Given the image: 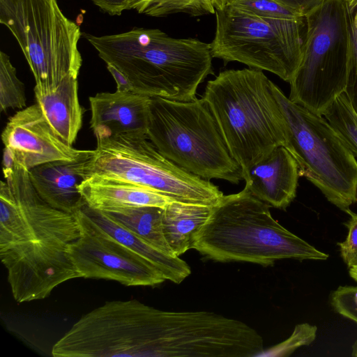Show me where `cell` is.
<instances>
[{
    "label": "cell",
    "mask_w": 357,
    "mask_h": 357,
    "mask_svg": "<svg viewBox=\"0 0 357 357\" xmlns=\"http://www.w3.org/2000/svg\"><path fill=\"white\" fill-rule=\"evenodd\" d=\"M350 218L344 224L348 229L346 239L337 243L342 260L349 268H357V214L349 210Z\"/></svg>",
    "instance_id": "cell-26"
},
{
    "label": "cell",
    "mask_w": 357,
    "mask_h": 357,
    "mask_svg": "<svg viewBox=\"0 0 357 357\" xmlns=\"http://www.w3.org/2000/svg\"><path fill=\"white\" fill-rule=\"evenodd\" d=\"M192 248L216 261L262 266L284 259L326 260L329 257L282 227L273 218L270 206L245 188L223 195L212 206Z\"/></svg>",
    "instance_id": "cell-3"
},
{
    "label": "cell",
    "mask_w": 357,
    "mask_h": 357,
    "mask_svg": "<svg viewBox=\"0 0 357 357\" xmlns=\"http://www.w3.org/2000/svg\"><path fill=\"white\" fill-rule=\"evenodd\" d=\"M245 188L270 207L285 210L296 195L298 167L284 146L242 172Z\"/></svg>",
    "instance_id": "cell-15"
},
{
    "label": "cell",
    "mask_w": 357,
    "mask_h": 357,
    "mask_svg": "<svg viewBox=\"0 0 357 357\" xmlns=\"http://www.w3.org/2000/svg\"><path fill=\"white\" fill-rule=\"evenodd\" d=\"M317 327L308 323L296 326L291 336L268 351V356H287L298 348L310 344L317 337Z\"/></svg>",
    "instance_id": "cell-24"
},
{
    "label": "cell",
    "mask_w": 357,
    "mask_h": 357,
    "mask_svg": "<svg viewBox=\"0 0 357 357\" xmlns=\"http://www.w3.org/2000/svg\"><path fill=\"white\" fill-rule=\"evenodd\" d=\"M147 137L165 157L197 176L235 184L243 180L202 98L187 102L151 98Z\"/></svg>",
    "instance_id": "cell-5"
},
{
    "label": "cell",
    "mask_w": 357,
    "mask_h": 357,
    "mask_svg": "<svg viewBox=\"0 0 357 357\" xmlns=\"http://www.w3.org/2000/svg\"><path fill=\"white\" fill-rule=\"evenodd\" d=\"M336 312L357 324V287L340 286L331 297Z\"/></svg>",
    "instance_id": "cell-25"
},
{
    "label": "cell",
    "mask_w": 357,
    "mask_h": 357,
    "mask_svg": "<svg viewBox=\"0 0 357 357\" xmlns=\"http://www.w3.org/2000/svg\"><path fill=\"white\" fill-rule=\"evenodd\" d=\"M1 139L14 159L28 170L52 161L74 160L86 151L66 144L54 132L37 103L10 117Z\"/></svg>",
    "instance_id": "cell-12"
},
{
    "label": "cell",
    "mask_w": 357,
    "mask_h": 357,
    "mask_svg": "<svg viewBox=\"0 0 357 357\" xmlns=\"http://www.w3.org/2000/svg\"><path fill=\"white\" fill-rule=\"evenodd\" d=\"M162 210L155 206H134L103 212L158 250L174 256L163 233Z\"/></svg>",
    "instance_id": "cell-20"
},
{
    "label": "cell",
    "mask_w": 357,
    "mask_h": 357,
    "mask_svg": "<svg viewBox=\"0 0 357 357\" xmlns=\"http://www.w3.org/2000/svg\"><path fill=\"white\" fill-rule=\"evenodd\" d=\"M322 116L357 158V113L343 92L324 112Z\"/></svg>",
    "instance_id": "cell-21"
},
{
    "label": "cell",
    "mask_w": 357,
    "mask_h": 357,
    "mask_svg": "<svg viewBox=\"0 0 357 357\" xmlns=\"http://www.w3.org/2000/svg\"><path fill=\"white\" fill-rule=\"evenodd\" d=\"M212 206L172 202L162 210L165 238L174 256L192 248L194 238L208 218Z\"/></svg>",
    "instance_id": "cell-19"
},
{
    "label": "cell",
    "mask_w": 357,
    "mask_h": 357,
    "mask_svg": "<svg viewBox=\"0 0 357 357\" xmlns=\"http://www.w3.org/2000/svg\"><path fill=\"white\" fill-rule=\"evenodd\" d=\"M350 11L353 13L357 9V0L347 1Z\"/></svg>",
    "instance_id": "cell-30"
},
{
    "label": "cell",
    "mask_w": 357,
    "mask_h": 357,
    "mask_svg": "<svg viewBox=\"0 0 357 357\" xmlns=\"http://www.w3.org/2000/svg\"><path fill=\"white\" fill-rule=\"evenodd\" d=\"M349 269V275L352 279L357 282V268H351Z\"/></svg>",
    "instance_id": "cell-31"
},
{
    "label": "cell",
    "mask_w": 357,
    "mask_h": 357,
    "mask_svg": "<svg viewBox=\"0 0 357 357\" xmlns=\"http://www.w3.org/2000/svg\"><path fill=\"white\" fill-rule=\"evenodd\" d=\"M94 150H86L71 160H55L29 170L31 182L38 195L61 211L75 214L86 204L79 185L91 175Z\"/></svg>",
    "instance_id": "cell-13"
},
{
    "label": "cell",
    "mask_w": 357,
    "mask_h": 357,
    "mask_svg": "<svg viewBox=\"0 0 357 357\" xmlns=\"http://www.w3.org/2000/svg\"><path fill=\"white\" fill-rule=\"evenodd\" d=\"M0 22L24 54L36 80L34 91L52 90L67 76L78 77L82 33L56 0H0Z\"/></svg>",
    "instance_id": "cell-8"
},
{
    "label": "cell",
    "mask_w": 357,
    "mask_h": 357,
    "mask_svg": "<svg viewBox=\"0 0 357 357\" xmlns=\"http://www.w3.org/2000/svg\"><path fill=\"white\" fill-rule=\"evenodd\" d=\"M84 36L106 64L121 72L132 91L150 98L192 100L199 85L213 74L210 43L199 39L145 28Z\"/></svg>",
    "instance_id": "cell-2"
},
{
    "label": "cell",
    "mask_w": 357,
    "mask_h": 357,
    "mask_svg": "<svg viewBox=\"0 0 357 357\" xmlns=\"http://www.w3.org/2000/svg\"><path fill=\"white\" fill-rule=\"evenodd\" d=\"M347 1H349V0H347Z\"/></svg>",
    "instance_id": "cell-34"
},
{
    "label": "cell",
    "mask_w": 357,
    "mask_h": 357,
    "mask_svg": "<svg viewBox=\"0 0 357 357\" xmlns=\"http://www.w3.org/2000/svg\"><path fill=\"white\" fill-rule=\"evenodd\" d=\"M91 175L142 185L188 204L213 206L224 195L208 180L165 157L147 135L121 134L97 139Z\"/></svg>",
    "instance_id": "cell-10"
},
{
    "label": "cell",
    "mask_w": 357,
    "mask_h": 357,
    "mask_svg": "<svg viewBox=\"0 0 357 357\" xmlns=\"http://www.w3.org/2000/svg\"><path fill=\"white\" fill-rule=\"evenodd\" d=\"M352 29L354 34L357 36V9L353 13Z\"/></svg>",
    "instance_id": "cell-29"
},
{
    "label": "cell",
    "mask_w": 357,
    "mask_h": 357,
    "mask_svg": "<svg viewBox=\"0 0 357 357\" xmlns=\"http://www.w3.org/2000/svg\"><path fill=\"white\" fill-rule=\"evenodd\" d=\"M283 115L286 149L299 176L318 188L331 204L347 213L357 203V160L322 115L292 102L271 82Z\"/></svg>",
    "instance_id": "cell-6"
},
{
    "label": "cell",
    "mask_w": 357,
    "mask_h": 357,
    "mask_svg": "<svg viewBox=\"0 0 357 357\" xmlns=\"http://www.w3.org/2000/svg\"><path fill=\"white\" fill-rule=\"evenodd\" d=\"M15 160V159H14ZM0 184V259L18 303L47 298L80 275L68 249L80 235L74 214L53 208L36 192L29 170L15 160Z\"/></svg>",
    "instance_id": "cell-1"
},
{
    "label": "cell",
    "mask_w": 357,
    "mask_h": 357,
    "mask_svg": "<svg viewBox=\"0 0 357 357\" xmlns=\"http://www.w3.org/2000/svg\"><path fill=\"white\" fill-rule=\"evenodd\" d=\"M202 98L242 172L277 147L286 148L284 119L262 70L222 71L208 82Z\"/></svg>",
    "instance_id": "cell-4"
},
{
    "label": "cell",
    "mask_w": 357,
    "mask_h": 357,
    "mask_svg": "<svg viewBox=\"0 0 357 357\" xmlns=\"http://www.w3.org/2000/svg\"><path fill=\"white\" fill-rule=\"evenodd\" d=\"M211 55L272 73L290 82L301 61L305 16L268 19L225 5L215 10Z\"/></svg>",
    "instance_id": "cell-9"
},
{
    "label": "cell",
    "mask_w": 357,
    "mask_h": 357,
    "mask_svg": "<svg viewBox=\"0 0 357 357\" xmlns=\"http://www.w3.org/2000/svg\"><path fill=\"white\" fill-rule=\"evenodd\" d=\"M36 103L54 132L73 146L82 126L84 109L78 96L77 77H66L56 88L34 91Z\"/></svg>",
    "instance_id": "cell-17"
},
{
    "label": "cell",
    "mask_w": 357,
    "mask_h": 357,
    "mask_svg": "<svg viewBox=\"0 0 357 357\" xmlns=\"http://www.w3.org/2000/svg\"><path fill=\"white\" fill-rule=\"evenodd\" d=\"M226 5L263 18L296 19L305 17L280 0H227Z\"/></svg>",
    "instance_id": "cell-23"
},
{
    "label": "cell",
    "mask_w": 357,
    "mask_h": 357,
    "mask_svg": "<svg viewBox=\"0 0 357 357\" xmlns=\"http://www.w3.org/2000/svg\"><path fill=\"white\" fill-rule=\"evenodd\" d=\"M345 93L357 113V36L353 31L352 22L350 31L348 78Z\"/></svg>",
    "instance_id": "cell-27"
},
{
    "label": "cell",
    "mask_w": 357,
    "mask_h": 357,
    "mask_svg": "<svg viewBox=\"0 0 357 357\" xmlns=\"http://www.w3.org/2000/svg\"><path fill=\"white\" fill-rule=\"evenodd\" d=\"M282 1V0H280ZM217 1V9L223 8L227 3V0H216Z\"/></svg>",
    "instance_id": "cell-32"
},
{
    "label": "cell",
    "mask_w": 357,
    "mask_h": 357,
    "mask_svg": "<svg viewBox=\"0 0 357 357\" xmlns=\"http://www.w3.org/2000/svg\"><path fill=\"white\" fill-rule=\"evenodd\" d=\"M352 16L347 0H326L305 15L302 58L289 82L290 100L322 115L345 92Z\"/></svg>",
    "instance_id": "cell-7"
},
{
    "label": "cell",
    "mask_w": 357,
    "mask_h": 357,
    "mask_svg": "<svg viewBox=\"0 0 357 357\" xmlns=\"http://www.w3.org/2000/svg\"><path fill=\"white\" fill-rule=\"evenodd\" d=\"M80 235L68 254L80 278L116 281L125 286H155L166 280L149 260L97 225L82 209L74 214Z\"/></svg>",
    "instance_id": "cell-11"
},
{
    "label": "cell",
    "mask_w": 357,
    "mask_h": 357,
    "mask_svg": "<svg viewBox=\"0 0 357 357\" xmlns=\"http://www.w3.org/2000/svg\"><path fill=\"white\" fill-rule=\"evenodd\" d=\"M89 207L102 211L134 206L162 208L174 202L168 196L130 182L91 175L79 186Z\"/></svg>",
    "instance_id": "cell-16"
},
{
    "label": "cell",
    "mask_w": 357,
    "mask_h": 357,
    "mask_svg": "<svg viewBox=\"0 0 357 357\" xmlns=\"http://www.w3.org/2000/svg\"><path fill=\"white\" fill-rule=\"evenodd\" d=\"M101 10L110 15H120L131 10L135 0H91Z\"/></svg>",
    "instance_id": "cell-28"
},
{
    "label": "cell",
    "mask_w": 357,
    "mask_h": 357,
    "mask_svg": "<svg viewBox=\"0 0 357 357\" xmlns=\"http://www.w3.org/2000/svg\"><path fill=\"white\" fill-rule=\"evenodd\" d=\"M151 98L130 89L90 96V125L96 140L121 134L147 135Z\"/></svg>",
    "instance_id": "cell-14"
},
{
    "label": "cell",
    "mask_w": 357,
    "mask_h": 357,
    "mask_svg": "<svg viewBox=\"0 0 357 357\" xmlns=\"http://www.w3.org/2000/svg\"><path fill=\"white\" fill-rule=\"evenodd\" d=\"M26 106L24 84L17 76L9 56L0 52V111L23 109Z\"/></svg>",
    "instance_id": "cell-22"
},
{
    "label": "cell",
    "mask_w": 357,
    "mask_h": 357,
    "mask_svg": "<svg viewBox=\"0 0 357 357\" xmlns=\"http://www.w3.org/2000/svg\"><path fill=\"white\" fill-rule=\"evenodd\" d=\"M352 356H357V341L353 346Z\"/></svg>",
    "instance_id": "cell-33"
},
{
    "label": "cell",
    "mask_w": 357,
    "mask_h": 357,
    "mask_svg": "<svg viewBox=\"0 0 357 357\" xmlns=\"http://www.w3.org/2000/svg\"><path fill=\"white\" fill-rule=\"evenodd\" d=\"M82 210L102 229L152 263L166 280L179 284L191 273L189 265L179 257L158 250L105 212L86 204Z\"/></svg>",
    "instance_id": "cell-18"
}]
</instances>
